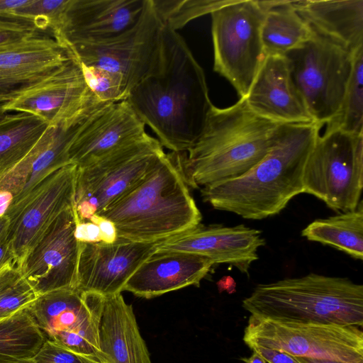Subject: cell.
<instances>
[{"label":"cell","instance_id":"836d02e7","mask_svg":"<svg viewBox=\"0 0 363 363\" xmlns=\"http://www.w3.org/2000/svg\"><path fill=\"white\" fill-rule=\"evenodd\" d=\"M80 65L87 88L99 100L113 103L126 99L128 89L120 74L82 63Z\"/></svg>","mask_w":363,"mask_h":363},{"label":"cell","instance_id":"277c9868","mask_svg":"<svg viewBox=\"0 0 363 363\" xmlns=\"http://www.w3.org/2000/svg\"><path fill=\"white\" fill-rule=\"evenodd\" d=\"M99 215L114 223L118 238L147 243L189 230L202 219L174 152L164 154L137 185Z\"/></svg>","mask_w":363,"mask_h":363},{"label":"cell","instance_id":"2e32d148","mask_svg":"<svg viewBox=\"0 0 363 363\" xmlns=\"http://www.w3.org/2000/svg\"><path fill=\"white\" fill-rule=\"evenodd\" d=\"M156 250V242L119 238L111 244L79 242L76 289L104 296L121 294L133 274Z\"/></svg>","mask_w":363,"mask_h":363},{"label":"cell","instance_id":"7402d4cb","mask_svg":"<svg viewBox=\"0 0 363 363\" xmlns=\"http://www.w3.org/2000/svg\"><path fill=\"white\" fill-rule=\"evenodd\" d=\"M213 262L182 251L156 250L133 274L123 291L152 298L189 286H199Z\"/></svg>","mask_w":363,"mask_h":363},{"label":"cell","instance_id":"1f68e13d","mask_svg":"<svg viewBox=\"0 0 363 363\" xmlns=\"http://www.w3.org/2000/svg\"><path fill=\"white\" fill-rule=\"evenodd\" d=\"M39 296L18 267L0 272V321L29 307Z\"/></svg>","mask_w":363,"mask_h":363},{"label":"cell","instance_id":"4fadbf2b","mask_svg":"<svg viewBox=\"0 0 363 363\" xmlns=\"http://www.w3.org/2000/svg\"><path fill=\"white\" fill-rule=\"evenodd\" d=\"M5 99L6 113L34 115L57 128L79 116L98 99L87 88L80 63L72 55L44 78L6 94Z\"/></svg>","mask_w":363,"mask_h":363},{"label":"cell","instance_id":"ffe728a7","mask_svg":"<svg viewBox=\"0 0 363 363\" xmlns=\"http://www.w3.org/2000/svg\"><path fill=\"white\" fill-rule=\"evenodd\" d=\"M145 125L126 100L109 103L81 128L69 150V163L85 167L141 137Z\"/></svg>","mask_w":363,"mask_h":363},{"label":"cell","instance_id":"603a6c76","mask_svg":"<svg viewBox=\"0 0 363 363\" xmlns=\"http://www.w3.org/2000/svg\"><path fill=\"white\" fill-rule=\"evenodd\" d=\"M72 55L53 37L35 36L0 52V92L9 93L44 78Z\"/></svg>","mask_w":363,"mask_h":363},{"label":"cell","instance_id":"3957f363","mask_svg":"<svg viewBox=\"0 0 363 363\" xmlns=\"http://www.w3.org/2000/svg\"><path fill=\"white\" fill-rule=\"evenodd\" d=\"M281 125L255 114L244 98L227 108L213 105L194 145L187 153L175 152L188 186L197 189L244 174L270 151Z\"/></svg>","mask_w":363,"mask_h":363},{"label":"cell","instance_id":"8992f818","mask_svg":"<svg viewBox=\"0 0 363 363\" xmlns=\"http://www.w3.org/2000/svg\"><path fill=\"white\" fill-rule=\"evenodd\" d=\"M147 133L92 163L78 167L74 209L82 221L101 214L137 185L164 155Z\"/></svg>","mask_w":363,"mask_h":363},{"label":"cell","instance_id":"d6a6232c","mask_svg":"<svg viewBox=\"0 0 363 363\" xmlns=\"http://www.w3.org/2000/svg\"><path fill=\"white\" fill-rule=\"evenodd\" d=\"M69 0H30L26 6L10 13L6 18L32 23L38 30L55 32L61 21Z\"/></svg>","mask_w":363,"mask_h":363},{"label":"cell","instance_id":"8d00e7d4","mask_svg":"<svg viewBox=\"0 0 363 363\" xmlns=\"http://www.w3.org/2000/svg\"><path fill=\"white\" fill-rule=\"evenodd\" d=\"M10 220L5 215L0 218V272L9 267H16V257L9 239Z\"/></svg>","mask_w":363,"mask_h":363},{"label":"cell","instance_id":"e575fe53","mask_svg":"<svg viewBox=\"0 0 363 363\" xmlns=\"http://www.w3.org/2000/svg\"><path fill=\"white\" fill-rule=\"evenodd\" d=\"M28 363H108L96 357L69 350L54 340L46 339Z\"/></svg>","mask_w":363,"mask_h":363},{"label":"cell","instance_id":"484cf974","mask_svg":"<svg viewBox=\"0 0 363 363\" xmlns=\"http://www.w3.org/2000/svg\"><path fill=\"white\" fill-rule=\"evenodd\" d=\"M264 16L262 40L266 55L284 56L308 40L313 31L291 0L259 1Z\"/></svg>","mask_w":363,"mask_h":363},{"label":"cell","instance_id":"4316f807","mask_svg":"<svg viewBox=\"0 0 363 363\" xmlns=\"http://www.w3.org/2000/svg\"><path fill=\"white\" fill-rule=\"evenodd\" d=\"M308 240L330 245L355 259H363V201L353 211L319 218L301 231Z\"/></svg>","mask_w":363,"mask_h":363},{"label":"cell","instance_id":"ba28073f","mask_svg":"<svg viewBox=\"0 0 363 363\" xmlns=\"http://www.w3.org/2000/svg\"><path fill=\"white\" fill-rule=\"evenodd\" d=\"M284 56L313 122L321 126L332 123L341 109L353 53L313 32L308 40Z\"/></svg>","mask_w":363,"mask_h":363},{"label":"cell","instance_id":"44dd1931","mask_svg":"<svg viewBox=\"0 0 363 363\" xmlns=\"http://www.w3.org/2000/svg\"><path fill=\"white\" fill-rule=\"evenodd\" d=\"M244 99L252 112L277 123H314L294 85L285 56L266 55Z\"/></svg>","mask_w":363,"mask_h":363},{"label":"cell","instance_id":"5bb4252c","mask_svg":"<svg viewBox=\"0 0 363 363\" xmlns=\"http://www.w3.org/2000/svg\"><path fill=\"white\" fill-rule=\"evenodd\" d=\"M77 171L74 164L62 167L9 206L6 214L10 220L9 239L18 268L59 215L74 207Z\"/></svg>","mask_w":363,"mask_h":363},{"label":"cell","instance_id":"7c38bea8","mask_svg":"<svg viewBox=\"0 0 363 363\" xmlns=\"http://www.w3.org/2000/svg\"><path fill=\"white\" fill-rule=\"evenodd\" d=\"M104 296L77 289L40 295L29 310L47 339L78 354L108 362L99 346Z\"/></svg>","mask_w":363,"mask_h":363},{"label":"cell","instance_id":"7a4b0ae2","mask_svg":"<svg viewBox=\"0 0 363 363\" xmlns=\"http://www.w3.org/2000/svg\"><path fill=\"white\" fill-rule=\"evenodd\" d=\"M321 128L315 123L281 124L275 144L261 161L238 177L203 186V200L245 219L279 213L303 193L305 164Z\"/></svg>","mask_w":363,"mask_h":363},{"label":"cell","instance_id":"30bf717a","mask_svg":"<svg viewBox=\"0 0 363 363\" xmlns=\"http://www.w3.org/2000/svg\"><path fill=\"white\" fill-rule=\"evenodd\" d=\"M243 341L250 349L268 347L295 357L363 363V331L355 325L285 323L250 315Z\"/></svg>","mask_w":363,"mask_h":363},{"label":"cell","instance_id":"f35d334b","mask_svg":"<svg viewBox=\"0 0 363 363\" xmlns=\"http://www.w3.org/2000/svg\"><path fill=\"white\" fill-rule=\"evenodd\" d=\"M89 220L99 227L101 242L111 244L117 240V230L111 220L99 214L93 215Z\"/></svg>","mask_w":363,"mask_h":363},{"label":"cell","instance_id":"74e56055","mask_svg":"<svg viewBox=\"0 0 363 363\" xmlns=\"http://www.w3.org/2000/svg\"><path fill=\"white\" fill-rule=\"evenodd\" d=\"M74 213V237L76 240L83 243H96L101 242L99 227L90 220H80L75 211Z\"/></svg>","mask_w":363,"mask_h":363},{"label":"cell","instance_id":"83f0119b","mask_svg":"<svg viewBox=\"0 0 363 363\" xmlns=\"http://www.w3.org/2000/svg\"><path fill=\"white\" fill-rule=\"evenodd\" d=\"M49 126L42 118L28 113H6L0 118V176L29 153Z\"/></svg>","mask_w":363,"mask_h":363},{"label":"cell","instance_id":"8fae6325","mask_svg":"<svg viewBox=\"0 0 363 363\" xmlns=\"http://www.w3.org/2000/svg\"><path fill=\"white\" fill-rule=\"evenodd\" d=\"M163 27L152 1L147 0L140 19L130 29L108 39L65 48L83 65L120 74L129 92L157 64Z\"/></svg>","mask_w":363,"mask_h":363},{"label":"cell","instance_id":"f1b7e54d","mask_svg":"<svg viewBox=\"0 0 363 363\" xmlns=\"http://www.w3.org/2000/svg\"><path fill=\"white\" fill-rule=\"evenodd\" d=\"M47 337L29 307L0 321V363H28Z\"/></svg>","mask_w":363,"mask_h":363},{"label":"cell","instance_id":"52a82bcc","mask_svg":"<svg viewBox=\"0 0 363 363\" xmlns=\"http://www.w3.org/2000/svg\"><path fill=\"white\" fill-rule=\"evenodd\" d=\"M213 70L245 98L265 57L259 0H232L211 13Z\"/></svg>","mask_w":363,"mask_h":363},{"label":"cell","instance_id":"f6af8a7d","mask_svg":"<svg viewBox=\"0 0 363 363\" xmlns=\"http://www.w3.org/2000/svg\"><path fill=\"white\" fill-rule=\"evenodd\" d=\"M6 94V93L0 92V117L2 116L3 115L7 113L4 110V103L6 102V100H5V94Z\"/></svg>","mask_w":363,"mask_h":363},{"label":"cell","instance_id":"d590c367","mask_svg":"<svg viewBox=\"0 0 363 363\" xmlns=\"http://www.w3.org/2000/svg\"><path fill=\"white\" fill-rule=\"evenodd\" d=\"M38 30L30 23L0 18V52L35 36Z\"/></svg>","mask_w":363,"mask_h":363},{"label":"cell","instance_id":"bcb514c9","mask_svg":"<svg viewBox=\"0 0 363 363\" xmlns=\"http://www.w3.org/2000/svg\"><path fill=\"white\" fill-rule=\"evenodd\" d=\"M3 116H4V115H3ZM1 117H0V118H1Z\"/></svg>","mask_w":363,"mask_h":363},{"label":"cell","instance_id":"e0dca14e","mask_svg":"<svg viewBox=\"0 0 363 363\" xmlns=\"http://www.w3.org/2000/svg\"><path fill=\"white\" fill-rule=\"evenodd\" d=\"M266 241L262 231L245 225L196 227L156 242L157 250L182 251L201 255L214 264H228L248 274L259 259L257 250Z\"/></svg>","mask_w":363,"mask_h":363},{"label":"cell","instance_id":"cb8c5ba5","mask_svg":"<svg viewBox=\"0 0 363 363\" xmlns=\"http://www.w3.org/2000/svg\"><path fill=\"white\" fill-rule=\"evenodd\" d=\"M292 4L316 34L351 53L363 46V0H295Z\"/></svg>","mask_w":363,"mask_h":363},{"label":"cell","instance_id":"5b68a950","mask_svg":"<svg viewBox=\"0 0 363 363\" xmlns=\"http://www.w3.org/2000/svg\"><path fill=\"white\" fill-rule=\"evenodd\" d=\"M242 306L254 317L295 323L363 325V286L310 273L257 285Z\"/></svg>","mask_w":363,"mask_h":363},{"label":"cell","instance_id":"9a60e30c","mask_svg":"<svg viewBox=\"0 0 363 363\" xmlns=\"http://www.w3.org/2000/svg\"><path fill=\"white\" fill-rule=\"evenodd\" d=\"M74 207L62 211L30 250L18 268L40 296L76 289L79 242L74 237Z\"/></svg>","mask_w":363,"mask_h":363},{"label":"cell","instance_id":"6da1fadb","mask_svg":"<svg viewBox=\"0 0 363 363\" xmlns=\"http://www.w3.org/2000/svg\"><path fill=\"white\" fill-rule=\"evenodd\" d=\"M125 100L162 146L176 153L194 145L213 106L203 69L178 32L164 26L157 64Z\"/></svg>","mask_w":363,"mask_h":363},{"label":"cell","instance_id":"60d3db41","mask_svg":"<svg viewBox=\"0 0 363 363\" xmlns=\"http://www.w3.org/2000/svg\"><path fill=\"white\" fill-rule=\"evenodd\" d=\"M30 0H0V18H6L13 11L27 5Z\"/></svg>","mask_w":363,"mask_h":363},{"label":"cell","instance_id":"4dcf8cb0","mask_svg":"<svg viewBox=\"0 0 363 363\" xmlns=\"http://www.w3.org/2000/svg\"><path fill=\"white\" fill-rule=\"evenodd\" d=\"M162 24L177 31L189 21L211 13L232 0H151Z\"/></svg>","mask_w":363,"mask_h":363},{"label":"cell","instance_id":"ee69618b","mask_svg":"<svg viewBox=\"0 0 363 363\" xmlns=\"http://www.w3.org/2000/svg\"><path fill=\"white\" fill-rule=\"evenodd\" d=\"M301 363H343L335 361H330L326 359H312V358H304V357H296Z\"/></svg>","mask_w":363,"mask_h":363},{"label":"cell","instance_id":"9c48e42d","mask_svg":"<svg viewBox=\"0 0 363 363\" xmlns=\"http://www.w3.org/2000/svg\"><path fill=\"white\" fill-rule=\"evenodd\" d=\"M303 187L335 211L354 210L363 189V135L327 126L307 159Z\"/></svg>","mask_w":363,"mask_h":363},{"label":"cell","instance_id":"b9f144b4","mask_svg":"<svg viewBox=\"0 0 363 363\" xmlns=\"http://www.w3.org/2000/svg\"><path fill=\"white\" fill-rule=\"evenodd\" d=\"M13 201V195L9 191L0 190V218L6 212Z\"/></svg>","mask_w":363,"mask_h":363},{"label":"cell","instance_id":"d6986e66","mask_svg":"<svg viewBox=\"0 0 363 363\" xmlns=\"http://www.w3.org/2000/svg\"><path fill=\"white\" fill-rule=\"evenodd\" d=\"M147 0H69L52 37L63 46L100 41L132 28Z\"/></svg>","mask_w":363,"mask_h":363},{"label":"cell","instance_id":"ac0fdd59","mask_svg":"<svg viewBox=\"0 0 363 363\" xmlns=\"http://www.w3.org/2000/svg\"><path fill=\"white\" fill-rule=\"evenodd\" d=\"M106 104L109 103L96 102L72 121L57 128L49 126L29 153L0 176V190L9 191L13 195L11 206L20 202L47 176L69 164V150L76 135Z\"/></svg>","mask_w":363,"mask_h":363},{"label":"cell","instance_id":"7bdbcfd3","mask_svg":"<svg viewBox=\"0 0 363 363\" xmlns=\"http://www.w3.org/2000/svg\"><path fill=\"white\" fill-rule=\"evenodd\" d=\"M252 354L249 357H242L240 359L244 363H267L265 359L257 352L252 350Z\"/></svg>","mask_w":363,"mask_h":363},{"label":"cell","instance_id":"d4e9b609","mask_svg":"<svg viewBox=\"0 0 363 363\" xmlns=\"http://www.w3.org/2000/svg\"><path fill=\"white\" fill-rule=\"evenodd\" d=\"M99 337L110 363H151L133 307L121 294L104 296Z\"/></svg>","mask_w":363,"mask_h":363},{"label":"cell","instance_id":"f546056e","mask_svg":"<svg viewBox=\"0 0 363 363\" xmlns=\"http://www.w3.org/2000/svg\"><path fill=\"white\" fill-rule=\"evenodd\" d=\"M327 126L363 135V46L353 53L351 74L339 115Z\"/></svg>","mask_w":363,"mask_h":363},{"label":"cell","instance_id":"ab89813d","mask_svg":"<svg viewBox=\"0 0 363 363\" xmlns=\"http://www.w3.org/2000/svg\"><path fill=\"white\" fill-rule=\"evenodd\" d=\"M259 354L267 363H301L295 357L279 350L264 347L251 349Z\"/></svg>","mask_w":363,"mask_h":363}]
</instances>
